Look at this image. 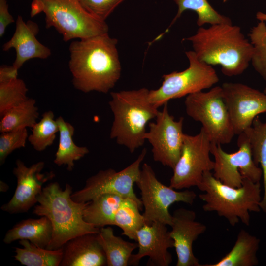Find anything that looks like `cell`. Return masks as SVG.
I'll return each instance as SVG.
<instances>
[{
    "mask_svg": "<svg viewBox=\"0 0 266 266\" xmlns=\"http://www.w3.org/2000/svg\"><path fill=\"white\" fill-rule=\"evenodd\" d=\"M118 40L108 33L71 42L68 67L74 87L106 94L121 75Z\"/></svg>",
    "mask_w": 266,
    "mask_h": 266,
    "instance_id": "cell-1",
    "label": "cell"
},
{
    "mask_svg": "<svg viewBox=\"0 0 266 266\" xmlns=\"http://www.w3.org/2000/svg\"><path fill=\"white\" fill-rule=\"evenodd\" d=\"M190 41L197 58L211 66L220 65L229 77L242 74L251 63L253 47L241 28L233 24L200 27Z\"/></svg>",
    "mask_w": 266,
    "mask_h": 266,
    "instance_id": "cell-2",
    "label": "cell"
},
{
    "mask_svg": "<svg viewBox=\"0 0 266 266\" xmlns=\"http://www.w3.org/2000/svg\"><path fill=\"white\" fill-rule=\"evenodd\" d=\"M72 193V187L69 184L63 189L58 182H54L43 187L38 197V204L34 206L33 213L47 217L53 227L52 239L47 249H58L74 237L99 232L100 228L84 219V210L88 202L74 201Z\"/></svg>",
    "mask_w": 266,
    "mask_h": 266,
    "instance_id": "cell-3",
    "label": "cell"
},
{
    "mask_svg": "<svg viewBox=\"0 0 266 266\" xmlns=\"http://www.w3.org/2000/svg\"><path fill=\"white\" fill-rule=\"evenodd\" d=\"M149 91L144 87L110 93L108 103L114 119L110 137L131 153L144 144L146 125L159 111L150 101Z\"/></svg>",
    "mask_w": 266,
    "mask_h": 266,
    "instance_id": "cell-4",
    "label": "cell"
},
{
    "mask_svg": "<svg viewBox=\"0 0 266 266\" xmlns=\"http://www.w3.org/2000/svg\"><path fill=\"white\" fill-rule=\"evenodd\" d=\"M197 187L203 192L199 195L204 202L203 210L216 212L232 226L240 221L246 226L250 222V212H259L261 189L260 182L244 178L242 185L233 187L217 179L211 171L205 172Z\"/></svg>",
    "mask_w": 266,
    "mask_h": 266,
    "instance_id": "cell-5",
    "label": "cell"
},
{
    "mask_svg": "<svg viewBox=\"0 0 266 266\" xmlns=\"http://www.w3.org/2000/svg\"><path fill=\"white\" fill-rule=\"evenodd\" d=\"M45 15V26L54 28L64 41L108 33L109 27L89 12L78 0H33L31 15Z\"/></svg>",
    "mask_w": 266,
    "mask_h": 266,
    "instance_id": "cell-6",
    "label": "cell"
},
{
    "mask_svg": "<svg viewBox=\"0 0 266 266\" xmlns=\"http://www.w3.org/2000/svg\"><path fill=\"white\" fill-rule=\"evenodd\" d=\"M184 104L187 114L201 124L211 143L222 145L231 142L235 133L221 86L188 95Z\"/></svg>",
    "mask_w": 266,
    "mask_h": 266,
    "instance_id": "cell-7",
    "label": "cell"
},
{
    "mask_svg": "<svg viewBox=\"0 0 266 266\" xmlns=\"http://www.w3.org/2000/svg\"><path fill=\"white\" fill-rule=\"evenodd\" d=\"M189 65L186 69L164 74L159 88L149 91L150 101L159 107L175 99L209 89L218 82L212 66L200 61L193 51L185 52Z\"/></svg>",
    "mask_w": 266,
    "mask_h": 266,
    "instance_id": "cell-8",
    "label": "cell"
},
{
    "mask_svg": "<svg viewBox=\"0 0 266 266\" xmlns=\"http://www.w3.org/2000/svg\"><path fill=\"white\" fill-rule=\"evenodd\" d=\"M135 183L140 191L144 209L142 214L147 224L159 222L170 226L172 215L169 211V207L178 202L192 205L197 197L193 191H179L162 183L152 167L146 163L143 164Z\"/></svg>",
    "mask_w": 266,
    "mask_h": 266,
    "instance_id": "cell-9",
    "label": "cell"
},
{
    "mask_svg": "<svg viewBox=\"0 0 266 266\" xmlns=\"http://www.w3.org/2000/svg\"><path fill=\"white\" fill-rule=\"evenodd\" d=\"M146 153L144 148L134 162L120 171L112 168L100 170L86 180L83 188L72 193V200L87 202L101 195L113 194L133 200L142 209L141 200L135 195L133 185L139 178L140 165Z\"/></svg>",
    "mask_w": 266,
    "mask_h": 266,
    "instance_id": "cell-10",
    "label": "cell"
},
{
    "mask_svg": "<svg viewBox=\"0 0 266 266\" xmlns=\"http://www.w3.org/2000/svg\"><path fill=\"white\" fill-rule=\"evenodd\" d=\"M211 144L202 128L196 135L184 134L181 153L173 169L170 187L176 190L197 187L203 174L213 170L214 161L210 156Z\"/></svg>",
    "mask_w": 266,
    "mask_h": 266,
    "instance_id": "cell-11",
    "label": "cell"
},
{
    "mask_svg": "<svg viewBox=\"0 0 266 266\" xmlns=\"http://www.w3.org/2000/svg\"><path fill=\"white\" fill-rule=\"evenodd\" d=\"M238 149L233 153L224 151L219 144L211 143V154L214 158L213 176L223 183L233 187H240L244 178L260 182L261 168L253 161L249 139L246 131L238 134Z\"/></svg>",
    "mask_w": 266,
    "mask_h": 266,
    "instance_id": "cell-12",
    "label": "cell"
},
{
    "mask_svg": "<svg viewBox=\"0 0 266 266\" xmlns=\"http://www.w3.org/2000/svg\"><path fill=\"white\" fill-rule=\"evenodd\" d=\"M168 102L159 111L155 122L149 123V131L145 139L152 146L153 158L164 166L172 169L180 156L185 133L183 132L184 118L175 120L168 111Z\"/></svg>",
    "mask_w": 266,
    "mask_h": 266,
    "instance_id": "cell-13",
    "label": "cell"
},
{
    "mask_svg": "<svg viewBox=\"0 0 266 266\" xmlns=\"http://www.w3.org/2000/svg\"><path fill=\"white\" fill-rule=\"evenodd\" d=\"M235 134L249 128L259 114L266 113V94L240 83L225 82L221 86Z\"/></svg>",
    "mask_w": 266,
    "mask_h": 266,
    "instance_id": "cell-14",
    "label": "cell"
},
{
    "mask_svg": "<svg viewBox=\"0 0 266 266\" xmlns=\"http://www.w3.org/2000/svg\"><path fill=\"white\" fill-rule=\"evenodd\" d=\"M44 166V162L39 161L28 167L21 160H16L13 169L16 188L12 198L1 206V210L11 214L25 213L37 203L43 185L55 176L52 171L42 173Z\"/></svg>",
    "mask_w": 266,
    "mask_h": 266,
    "instance_id": "cell-15",
    "label": "cell"
},
{
    "mask_svg": "<svg viewBox=\"0 0 266 266\" xmlns=\"http://www.w3.org/2000/svg\"><path fill=\"white\" fill-rule=\"evenodd\" d=\"M167 225L153 222L145 224L137 232L138 252L133 254L129 265L137 266L144 257H149L148 266H168L172 257L168 249L174 248V241L171 237Z\"/></svg>",
    "mask_w": 266,
    "mask_h": 266,
    "instance_id": "cell-16",
    "label": "cell"
},
{
    "mask_svg": "<svg viewBox=\"0 0 266 266\" xmlns=\"http://www.w3.org/2000/svg\"><path fill=\"white\" fill-rule=\"evenodd\" d=\"M196 212L184 208L176 209L172 215L169 233L174 241L176 266H201L193 250V244L206 230L205 224L196 221Z\"/></svg>",
    "mask_w": 266,
    "mask_h": 266,
    "instance_id": "cell-17",
    "label": "cell"
},
{
    "mask_svg": "<svg viewBox=\"0 0 266 266\" xmlns=\"http://www.w3.org/2000/svg\"><path fill=\"white\" fill-rule=\"evenodd\" d=\"M39 30L36 23L30 20L25 22L22 16L17 17L14 34L2 48L4 51L15 50L16 58L12 66L16 69L19 70L29 60L46 59L51 55V50L36 38Z\"/></svg>",
    "mask_w": 266,
    "mask_h": 266,
    "instance_id": "cell-18",
    "label": "cell"
},
{
    "mask_svg": "<svg viewBox=\"0 0 266 266\" xmlns=\"http://www.w3.org/2000/svg\"><path fill=\"white\" fill-rule=\"evenodd\" d=\"M61 266H107L105 253L97 233H86L68 241L63 246Z\"/></svg>",
    "mask_w": 266,
    "mask_h": 266,
    "instance_id": "cell-19",
    "label": "cell"
},
{
    "mask_svg": "<svg viewBox=\"0 0 266 266\" xmlns=\"http://www.w3.org/2000/svg\"><path fill=\"white\" fill-rule=\"evenodd\" d=\"M52 233V223L47 217L29 218L21 221L9 229L3 242L8 244L16 240L25 239L38 247L46 248L51 240Z\"/></svg>",
    "mask_w": 266,
    "mask_h": 266,
    "instance_id": "cell-20",
    "label": "cell"
},
{
    "mask_svg": "<svg viewBox=\"0 0 266 266\" xmlns=\"http://www.w3.org/2000/svg\"><path fill=\"white\" fill-rule=\"evenodd\" d=\"M260 240L246 231L241 229L231 250L213 264L201 266H255L259 264L257 252Z\"/></svg>",
    "mask_w": 266,
    "mask_h": 266,
    "instance_id": "cell-21",
    "label": "cell"
},
{
    "mask_svg": "<svg viewBox=\"0 0 266 266\" xmlns=\"http://www.w3.org/2000/svg\"><path fill=\"white\" fill-rule=\"evenodd\" d=\"M97 237L105 253L108 266H128L133 251L138 246L137 243L115 235L110 226L100 228Z\"/></svg>",
    "mask_w": 266,
    "mask_h": 266,
    "instance_id": "cell-22",
    "label": "cell"
},
{
    "mask_svg": "<svg viewBox=\"0 0 266 266\" xmlns=\"http://www.w3.org/2000/svg\"><path fill=\"white\" fill-rule=\"evenodd\" d=\"M59 127V141L54 163L58 166H67L68 171L73 170L74 162L88 154V148L78 146L75 144L73 136L75 129L70 123L65 121L62 116L56 119Z\"/></svg>",
    "mask_w": 266,
    "mask_h": 266,
    "instance_id": "cell-23",
    "label": "cell"
},
{
    "mask_svg": "<svg viewBox=\"0 0 266 266\" xmlns=\"http://www.w3.org/2000/svg\"><path fill=\"white\" fill-rule=\"evenodd\" d=\"M123 199L113 194H104L93 199L84 210V220L99 228L114 225L115 215Z\"/></svg>",
    "mask_w": 266,
    "mask_h": 266,
    "instance_id": "cell-24",
    "label": "cell"
},
{
    "mask_svg": "<svg viewBox=\"0 0 266 266\" xmlns=\"http://www.w3.org/2000/svg\"><path fill=\"white\" fill-rule=\"evenodd\" d=\"M23 248H15L14 259L27 266H59L63 255V247L50 250L38 247L28 240H19Z\"/></svg>",
    "mask_w": 266,
    "mask_h": 266,
    "instance_id": "cell-25",
    "label": "cell"
},
{
    "mask_svg": "<svg viewBox=\"0 0 266 266\" xmlns=\"http://www.w3.org/2000/svg\"><path fill=\"white\" fill-rule=\"evenodd\" d=\"M245 131L249 137L253 161L262 170L264 193L260 206L266 213V119L263 122L257 116L252 126Z\"/></svg>",
    "mask_w": 266,
    "mask_h": 266,
    "instance_id": "cell-26",
    "label": "cell"
},
{
    "mask_svg": "<svg viewBox=\"0 0 266 266\" xmlns=\"http://www.w3.org/2000/svg\"><path fill=\"white\" fill-rule=\"evenodd\" d=\"M39 115L35 100L29 98L24 102L7 111L0 118V132L27 127L32 128L37 123Z\"/></svg>",
    "mask_w": 266,
    "mask_h": 266,
    "instance_id": "cell-27",
    "label": "cell"
},
{
    "mask_svg": "<svg viewBox=\"0 0 266 266\" xmlns=\"http://www.w3.org/2000/svg\"><path fill=\"white\" fill-rule=\"evenodd\" d=\"M141 209L133 200L124 198L115 217L114 225L121 229L122 235L135 241L137 232L146 224L143 214L140 213Z\"/></svg>",
    "mask_w": 266,
    "mask_h": 266,
    "instance_id": "cell-28",
    "label": "cell"
},
{
    "mask_svg": "<svg viewBox=\"0 0 266 266\" xmlns=\"http://www.w3.org/2000/svg\"><path fill=\"white\" fill-rule=\"evenodd\" d=\"M177 5V13L172 20L173 24L186 10L195 11L198 15L197 24L202 27L204 24H232L231 20L218 13L207 0H173Z\"/></svg>",
    "mask_w": 266,
    "mask_h": 266,
    "instance_id": "cell-29",
    "label": "cell"
},
{
    "mask_svg": "<svg viewBox=\"0 0 266 266\" xmlns=\"http://www.w3.org/2000/svg\"><path fill=\"white\" fill-rule=\"evenodd\" d=\"M32 133L29 135L28 140L33 149L39 152L45 150L52 145L56 134L59 133V127L54 114L49 110L44 112L42 118L32 128Z\"/></svg>",
    "mask_w": 266,
    "mask_h": 266,
    "instance_id": "cell-30",
    "label": "cell"
},
{
    "mask_svg": "<svg viewBox=\"0 0 266 266\" xmlns=\"http://www.w3.org/2000/svg\"><path fill=\"white\" fill-rule=\"evenodd\" d=\"M252 45L251 63L254 70L266 81V23L259 21L249 34Z\"/></svg>",
    "mask_w": 266,
    "mask_h": 266,
    "instance_id": "cell-31",
    "label": "cell"
},
{
    "mask_svg": "<svg viewBox=\"0 0 266 266\" xmlns=\"http://www.w3.org/2000/svg\"><path fill=\"white\" fill-rule=\"evenodd\" d=\"M28 89L19 78L0 83V118L7 111L27 100Z\"/></svg>",
    "mask_w": 266,
    "mask_h": 266,
    "instance_id": "cell-32",
    "label": "cell"
},
{
    "mask_svg": "<svg viewBox=\"0 0 266 266\" xmlns=\"http://www.w3.org/2000/svg\"><path fill=\"white\" fill-rule=\"evenodd\" d=\"M27 128L1 133L0 135V165L15 150L25 147L28 138Z\"/></svg>",
    "mask_w": 266,
    "mask_h": 266,
    "instance_id": "cell-33",
    "label": "cell"
},
{
    "mask_svg": "<svg viewBox=\"0 0 266 266\" xmlns=\"http://www.w3.org/2000/svg\"><path fill=\"white\" fill-rule=\"evenodd\" d=\"M82 6L98 19L105 21L114 9L125 0H78Z\"/></svg>",
    "mask_w": 266,
    "mask_h": 266,
    "instance_id": "cell-34",
    "label": "cell"
},
{
    "mask_svg": "<svg viewBox=\"0 0 266 266\" xmlns=\"http://www.w3.org/2000/svg\"><path fill=\"white\" fill-rule=\"evenodd\" d=\"M15 22L9 12L7 0H0V37L1 38L7 26Z\"/></svg>",
    "mask_w": 266,
    "mask_h": 266,
    "instance_id": "cell-35",
    "label": "cell"
},
{
    "mask_svg": "<svg viewBox=\"0 0 266 266\" xmlns=\"http://www.w3.org/2000/svg\"><path fill=\"white\" fill-rule=\"evenodd\" d=\"M18 70L12 65L1 66L0 67V83L11 81L18 77Z\"/></svg>",
    "mask_w": 266,
    "mask_h": 266,
    "instance_id": "cell-36",
    "label": "cell"
},
{
    "mask_svg": "<svg viewBox=\"0 0 266 266\" xmlns=\"http://www.w3.org/2000/svg\"><path fill=\"white\" fill-rule=\"evenodd\" d=\"M228 0H223L224 2H226ZM256 18L259 21L266 22V13L258 12L256 14Z\"/></svg>",
    "mask_w": 266,
    "mask_h": 266,
    "instance_id": "cell-37",
    "label": "cell"
},
{
    "mask_svg": "<svg viewBox=\"0 0 266 266\" xmlns=\"http://www.w3.org/2000/svg\"><path fill=\"white\" fill-rule=\"evenodd\" d=\"M8 188V186L4 182L0 181V191L6 192Z\"/></svg>",
    "mask_w": 266,
    "mask_h": 266,
    "instance_id": "cell-38",
    "label": "cell"
},
{
    "mask_svg": "<svg viewBox=\"0 0 266 266\" xmlns=\"http://www.w3.org/2000/svg\"><path fill=\"white\" fill-rule=\"evenodd\" d=\"M264 92L266 94V87L265 88V89L264 90Z\"/></svg>",
    "mask_w": 266,
    "mask_h": 266,
    "instance_id": "cell-39",
    "label": "cell"
}]
</instances>
